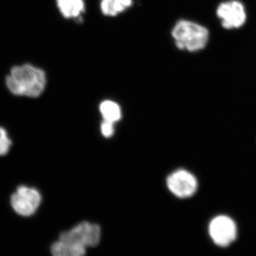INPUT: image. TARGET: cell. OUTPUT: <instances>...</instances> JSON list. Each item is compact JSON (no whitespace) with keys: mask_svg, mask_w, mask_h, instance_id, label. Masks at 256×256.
Masks as SVG:
<instances>
[{"mask_svg":"<svg viewBox=\"0 0 256 256\" xmlns=\"http://www.w3.org/2000/svg\"><path fill=\"white\" fill-rule=\"evenodd\" d=\"M86 248L58 239L50 248L52 256H85Z\"/></svg>","mask_w":256,"mask_h":256,"instance_id":"obj_10","label":"cell"},{"mask_svg":"<svg viewBox=\"0 0 256 256\" xmlns=\"http://www.w3.org/2000/svg\"><path fill=\"white\" fill-rule=\"evenodd\" d=\"M217 15L222 20L224 28H240L246 18L244 5L236 0L220 4L217 9Z\"/></svg>","mask_w":256,"mask_h":256,"instance_id":"obj_7","label":"cell"},{"mask_svg":"<svg viewBox=\"0 0 256 256\" xmlns=\"http://www.w3.org/2000/svg\"><path fill=\"white\" fill-rule=\"evenodd\" d=\"M208 234L215 244L222 247L228 246L236 238V224L228 216H216L210 222Z\"/></svg>","mask_w":256,"mask_h":256,"instance_id":"obj_6","label":"cell"},{"mask_svg":"<svg viewBox=\"0 0 256 256\" xmlns=\"http://www.w3.org/2000/svg\"><path fill=\"white\" fill-rule=\"evenodd\" d=\"M42 197L36 188L20 185L10 198L12 208L18 214L28 217L34 214L41 204Z\"/></svg>","mask_w":256,"mask_h":256,"instance_id":"obj_3","label":"cell"},{"mask_svg":"<svg viewBox=\"0 0 256 256\" xmlns=\"http://www.w3.org/2000/svg\"><path fill=\"white\" fill-rule=\"evenodd\" d=\"M99 110L104 120L109 121L114 124L118 122L122 117L120 106L112 100L102 101L99 107Z\"/></svg>","mask_w":256,"mask_h":256,"instance_id":"obj_11","label":"cell"},{"mask_svg":"<svg viewBox=\"0 0 256 256\" xmlns=\"http://www.w3.org/2000/svg\"><path fill=\"white\" fill-rule=\"evenodd\" d=\"M101 229L98 224L82 222L60 234V240L85 248L94 247L100 242Z\"/></svg>","mask_w":256,"mask_h":256,"instance_id":"obj_4","label":"cell"},{"mask_svg":"<svg viewBox=\"0 0 256 256\" xmlns=\"http://www.w3.org/2000/svg\"><path fill=\"white\" fill-rule=\"evenodd\" d=\"M62 16L67 20H82L86 12V0H56Z\"/></svg>","mask_w":256,"mask_h":256,"instance_id":"obj_8","label":"cell"},{"mask_svg":"<svg viewBox=\"0 0 256 256\" xmlns=\"http://www.w3.org/2000/svg\"><path fill=\"white\" fill-rule=\"evenodd\" d=\"M5 84L13 96L37 98L46 89V72L31 64L15 66L10 69L5 78Z\"/></svg>","mask_w":256,"mask_h":256,"instance_id":"obj_1","label":"cell"},{"mask_svg":"<svg viewBox=\"0 0 256 256\" xmlns=\"http://www.w3.org/2000/svg\"><path fill=\"white\" fill-rule=\"evenodd\" d=\"M166 186L172 194L180 198H188L196 193L198 182L193 173L186 170L173 172L166 178Z\"/></svg>","mask_w":256,"mask_h":256,"instance_id":"obj_5","label":"cell"},{"mask_svg":"<svg viewBox=\"0 0 256 256\" xmlns=\"http://www.w3.org/2000/svg\"><path fill=\"white\" fill-rule=\"evenodd\" d=\"M114 122H109V121H102L100 124V131L102 136L105 138H110L114 136Z\"/></svg>","mask_w":256,"mask_h":256,"instance_id":"obj_13","label":"cell"},{"mask_svg":"<svg viewBox=\"0 0 256 256\" xmlns=\"http://www.w3.org/2000/svg\"><path fill=\"white\" fill-rule=\"evenodd\" d=\"M133 2V0H100V12L104 16L114 18L131 8Z\"/></svg>","mask_w":256,"mask_h":256,"instance_id":"obj_9","label":"cell"},{"mask_svg":"<svg viewBox=\"0 0 256 256\" xmlns=\"http://www.w3.org/2000/svg\"><path fill=\"white\" fill-rule=\"evenodd\" d=\"M12 144L8 130L0 126V156H6L10 152Z\"/></svg>","mask_w":256,"mask_h":256,"instance_id":"obj_12","label":"cell"},{"mask_svg":"<svg viewBox=\"0 0 256 256\" xmlns=\"http://www.w3.org/2000/svg\"><path fill=\"white\" fill-rule=\"evenodd\" d=\"M171 35L178 50L190 52L203 50L208 40V32L204 26L186 20L175 24Z\"/></svg>","mask_w":256,"mask_h":256,"instance_id":"obj_2","label":"cell"}]
</instances>
